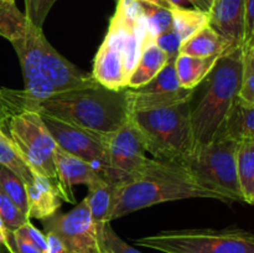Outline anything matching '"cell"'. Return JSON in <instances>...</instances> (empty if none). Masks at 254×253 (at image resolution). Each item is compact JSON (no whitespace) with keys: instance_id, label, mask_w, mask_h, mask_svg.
I'll return each instance as SVG.
<instances>
[{"instance_id":"1","label":"cell","mask_w":254,"mask_h":253,"mask_svg":"<svg viewBox=\"0 0 254 253\" xmlns=\"http://www.w3.org/2000/svg\"><path fill=\"white\" fill-rule=\"evenodd\" d=\"M37 112L79 126L106 141L129 116L126 89L112 91L101 84L54 94L40 102Z\"/></svg>"},{"instance_id":"2","label":"cell","mask_w":254,"mask_h":253,"mask_svg":"<svg viewBox=\"0 0 254 253\" xmlns=\"http://www.w3.org/2000/svg\"><path fill=\"white\" fill-rule=\"evenodd\" d=\"M198 197L216 196L197 185L184 166L151 159L138 178L116 188L111 221L158 203Z\"/></svg>"},{"instance_id":"3","label":"cell","mask_w":254,"mask_h":253,"mask_svg":"<svg viewBox=\"0 0 254 253\" xmlns=\"http://www.w3.org/2000/svg\"><path fill=\"white\" fill-rule=\"evenodd\" d=\"M242 47L226 52L202 81L195 106L191 103V126L196 146L211 143L220 135L233 104L240 98Z\"/></svg>"},{"instance_id":"4","label":"cell","mask_w":254,"mask_h":253,"mask_svg":"<svg viewBox=\"0 0 254 253\" xmlns=\"http://www.w3.org/2000/svg\"><path fill=\"white\" fill-rule=\"evenodd\" d=\"M192 99L165 108L129 113L128 119L138 129L145 150L154 159L185 166L196 148L191 126Z\"/></svg>"},{"instance_id":"5","label":"cell","mask_w":254,"mask_h":253,"mask_svg":"<svg viewBox=\"0 0 254 253\" xmlns=\"http://www.w3.org/2000/svg\"><path fill=\"white\" fill-rule=\"evenodd\" d=\"M238 141L217 138L196 146L184 168L192 180L223 202L243 201L237 174Z\"/></svg>"},{"instance_id":"6","label":"cell","mask_w":254,"mask_h":253,"mask_svg":"<svg viewBox=\"0 0 254 253\" xmlns=\"http://www.w3.org/2000/svg\"><path fill=\"white\" fill-rule=\"evenodd\" d=\"M134 243L163 253H254V233L237 227L168 230Z\"/></svg>"},{"instance_id":"7","label":"cell","mask_w":254,"mask_h":253,"mask_svg":"<svg viewBox=\"0 0 254 253\" xmlns=\"http://www.w3.org/2000/svg\"><path fill=\"white\" fill-rule=\"evenodd\" d=\"M6 135L11 139L30 170L57 183L55 166L57 144L41 114L30 111L15 116L6 124Z\"/></svg>"},{"instance_id":"8","label":"cell","mask_w":254,"mask_h":253,"mask_svg":"<svg viewBox=\"0 0 254 253\" xmlns=\"http://www.w3.org/2000/svg\"><path fill=\"white\" fill-rule=\"evenodd\" d=\"M145 151L138 129L128 119L107 141V168L103 179L114 186L136 179L151 160L146 158Z\"/></svg>"},{"instance_id":"9","label":"cell","mask_w":254,"mask_h":253,"mask_svg":"<svg viewBox=\"0 0 254 253\" xmlns=\"http://www.w3.org/2000/svg\"><path fill=\"white\" fill-rule=\"evenodd\" d=\"M41 222L45 232L57 236L68 253H103L86 197L69 212H56Z\"/></svg>"},{"instance_id":"10","label":"cell","mask_w":254,"mask_h":253,"mask_svg":"<svg viewBox=\"0 0 254 253\" xmlns=\"http://www.w3.org/2000/svg\"><path fill=\"white\" fill-rule=\"evenodd\" d=\"M41 116L57 146L91 164L103 178L107 168V141L73 124Z\"/></svg>"},{"instance_id":"11","label":"cell","mask_w":254,"mask_h":253,"mask_svg":"<svg viewBox=\"0 0 254 253\" xmlns=\"http://www.w3.org/2000/svg\"><path fill=\"white\" fill-rule=\"evenodd\" d=\"M42 30L36 29L27 22L22 35L14 39L11 45L16 51L24 74L25 91L41 102L54 96L55 91L41 74V37Z\"/></svg>"},{"instance_id":"12","label":"cell","mask_w":254,"mask_h":253,"mask_svg":"<svg viewBox=\"0 0 254 253\" xmlns=\"http://www.w3.org/2000/svg\"><path fill=\"white\" fill-rule=\"evenodd\" d=\"M92 76L97 83L112 91L128 88L129 73L124 62L123 44L118 30L111 22L108 32L94 57Z\"/></svg>"},{"instance_id":"13","label":"cell","mask_w":254,"mask_h":253,"mask_svg":"<svg viewBox=\"0 0 254 253\" xmlns=\"http://www.w3.org/2000/svg\"><path fill=\"white\" fill-rule=\"evenodd\" d=\"M41 74L55 94L98 86L92 73L82 71L64 59L52 47L45 35L41 37Z\"/></svg>"},{"instance_id":"14","label":"cell","mask_w":254,"mask_h":253,"mask_svg":"<svg viewBox=\"0 0 254 253\" xmlns=\"http://www.w3.org/2000/svg\"><path fill=\"white\" fill-rule=\"evenodd\" d=\"M246 0H212L208 9V25L230 45L231 50L242 47L245 35Z\"/></svg>"},{"instance_id":"15","label":"cell","mask_w":254,"mask_h":253,"mask_svg":"<svg viewBox=\"0 0 254 253\" xmlns=\"http://www.w3.org/2000/svg\"><path fill=\"white\" fill-rule=\"evenodd\" d=\"M55 166L57 173V185L61 192L62 200L74 203L73 186L83 185L88 186L97 179L102 178L101 174L89 163L76 155L62 150L56 146L55 150Z\"/></svg>"},{"instance_id":"16","label":"cell","mask_w":254,"mask_h":253,"mask_svg":"<svg viewBox=\"0 0 254 253\" xmlns=\"http://www.w3.org/2000/svg\"><path fill=\"white\" fill-rule=\"evenodd\" d=\"M27 216L29 218L45 220L55 215L62 205L59 185L52 179L34 174L31 183L26 184Z\"/></svg>"},{"instance_id":"17","label":"cell","mask_w":254,"mask_h":253,"mask_svg":"<svg viewBox=\"0 0 254 253\" xmlns=\"http://www.w3.org/2000/svg\"><path fill=\"white\" fill-rule=\"evenodd\" d=\"M168 60V55L156 45L155 37L148 34L141 47L140 56L136 62L135 68L129 77L128 88H139L151 81L165 66Z\"/></svg>"},{"instance_id":"18","label":"cell","mask_w":254,"mask_h":253,"mask_svg":"<svg viewBox=\"0 0 254 253\" xmlns=\"http://www.w3.org/2000/svg\"><path fill=\"white\" fill-rule=\"evenodd\" d=\"M232 51L230 45L220 34L215 31L210 25H206L201 30L181 42L179 55H188L193 57L222 56L226 52Z\"/></svg>"},{"instance_id":"19","label":"cell","mask_w":254,"mask_h":253,"mask_svg":"<svg viewBox=\"0 0 254 253\" xmlns=\"http://www.w3.org/2000/svg\"><path fill=\"white\" fill-rule=\"evenodd\" d=\"M196 89H180L166 93H139L134 89L127 88L126 97L129 113L138 111H150V109L165 108L174 104L191 101L195 96Z\"/></svg>"},{"instance_id":"20","label":"cell","mask_w":254,"mask_h":253,"mask_svg":"<svg viewBox=\"0 0 254 253\" xmlns=\"http://www.w3.org/2000/svg\"><path fill=\"white\" fill-rule=\"evenodd\" d=\"M116 188L106 179L99 178L88 185V193L86 196L89 212L96 228L103 227L107 222H111L112 210L114 205Z\"/></svg>"},{"instance_id":"21","label":"cell","mask_w":254,"mask_h":253,"mask_svg":"<svg viewBox=\"0 0 254 253\" xmlns=\"http://www.w3.org/2000/svg\"><path fill=\"white\" fill-rule=\"evenodd\" d=\"M217 138H228L236 141L254 140V104L238 98Z\"/></svg>"},{"instance_id":"22","label":"cell","mask_w":254,"mask_h":253,"mask_svg":"<svg viewBox=\"0 0 254 253\" xmlns=\"http://www.w3.org/2000/svg\"><path fill=\"white\" fill-rule=\"evenodd\" d=\"M221 56L193 57L179 55L175 61L179 83L185 89H196L216 66Z\"/></svg>"},{"instance_id":"23","label":"cell","mask_w":254,"mask_h":253,"mask_svg":"<svg viewBox=\"0 0 254 253\" xmlns=\"http://www.w3.org/2000/svg\"><path fill=\"white\" fill-rule=\"evenodd\" d=\"M40 102L30 96L25 89L0 88V129L4 131L6 124L15 116L24 112L36 111Z\"/></svg>"},{"instance_id":"24","label":"cell","mask_w":254,"mask_h":253,"mask_svg":"<svg viewBox=\"0 0 254 253\" xmlns=\"http://www.w3.org/2000/svg\"><path fill=\"white\" fill-rule=\"evenodd\" d=\"M237 174L243 202L254 206V140L238 141Z\"/></svg>"},{"instance_id":"25","label":"cell","mask_w":254,"mask_h":253,"mask_svg":"<svg viewBox=\"0 0 254 253\" xmlns=\"http://www.w3.org/2000/svg\"><path fill=\"white\" fill-rule=\"evenodd\" d=\"M170 10L173 15V27L180 36L181 42L208 25L207 12L196 7H173Z\"/></svg>"},{"instance_id":"26","label":"cell","mask_w":254,"mask_h":253,"mask_svg":"<svg viewBox=\"0 0 254 253\" xmlns=\"http://www.w3.org/2000/svg\"><path fill=\"white\" fill-rule=\"evenodd\" d=\"M0 165L16 174L24 181L25 185L31 183L34 179V173L30 170L27 164L21 158L11 139L1 129H0Z\"/></svg>"},{"instance_id":"27","label":"cell","mask_w":254,"mask_h":253,"mask_svg":"<svg viewBox=\"0 0 254 253\" xmlns=\"http://www.w3.org/2000/svg\"><path fill=\"white\" fill-rule=\"evenodd\" d=\"M175 61L176 59H169L165 66L151 81L139 88H135L134 91L139 92V93H166V92H174L180 89L181 86L179 83L178 76H176Z\"/></svg>"},{"instance_id":"28","label":"cell","mask_w":254,"mask_h":253,"mask_svg":"<svg viewBox=\"0 0 254 253\" xmlns=\"http://www.w3.org/2000/svg\"><path fill=\"white\" fill-rule=\"evenodd\" d=\"M139 2L149 35L156 37L163 32L173 29V15L170 9L158 6L150 2Z\"/></svg>"},{"instance_id":"29","label":"cell","mask_w":254,"mask_h":253,"mask_svg":"<svg viewBox=\"0 0 254 253\" xmlns=\"http://www.w3.org/2000/svg\"><path fill=\"white\" fill-rule=\"evenodd\" d=\"M0 189L11 198L20 211L27 216V195L25 183L16 174L2 165H0Z\"/></svg>"},{"instance_id":"30","label":"cell","mask_w":254,"mask_h":253,"mask_svg":"<svg viewBox=\"0 0 254 253\" xmlns=\"http://www.w3.org/2000/svg\"><path fill=\"white\" fill-rule=\"evenodd\" d=\"M240 99L254 104V44L242 47V78Z\"/></svg>"},{"instance_id":"31","label":"cell","mask_w":254,"mask_h":253,"mask_svg":"<svg viewBox=\"0 0 254 253\" xmlns=\"http://www.w3.org/2000/svg\"><path fill=\"white\" fill-rule=\"evenodd\" d=\"M27 26L25 15L19 9L0 10V36L9 41L22 35Z\"/></svg>"},{"instance_id":"32","label":"cell","mask_w":254,"mask_h":253,"mask_svg":"<svg viewBox=\"0 0 254 253\" xmlns=\"http://www.w3.org/2000/svg\"><path fill=\"white\" fill-rule=\"evenodd\" d=\"M97 235L103 253H141L140 251L124 242L112 228L111 222H107L103 227L98 228Z\"/></svg>"},{"instance_id":"33","label":"cell","mask_w":254,"mask_h":253,"mask_svg":"<svg viewBox=\"0 0 254 253\" xmlns=\"http://www.w3.org/2000/svg\"><path fill=\"white\" fill-rule=\"evenodd\" d=\"M0 218L7 231H16L30 220L20 208L12 202L11 198L0 189Z\"/></svg>"},{"instance_id":"34","label":"cell","mask_w":254,"mask_h":253,"mask_svg":"<svg viewBox=\"0 0 254 253\" xmlns=\"http://www.w3.org/2000/svg\"><path fill=\"white\" fill-rule=\"evenodd\" d=\"M57 0H24L25 19L30 25L42 30L50 10Z\"/></svg>"},{"instance_id":"35","label":"cell","mask_w":254,"mask_h":253,"mask_svg":"<svg viewBox=\"0 0 254 253\" xmlns=\"http://www.w3.org/2000/svg\"><path fill=\"white\" fill-rule=\"evenodd\" d=\"M155 42L168 55L169 59H178L181 46V39L178 32L174 30V27L156 36Z\"/></svg>"},{"instance_id":"36","label":"cell","mask_w":254,"mask_h":253,"mask_svg":"<svg viewBox=\"0 0 254 253\" xmlns=\"http://www.w3.org/2000/svg\"><path fill=\"white\" fill-rule=\"evenodd\" d=\"M5 248L9 253H41L39 248L35 247L30 241L20 236L16 231L6 230V241Z\"/></svg>"},{"instance_id":"37","label":"cell","mask_w":254,"mask_h":253,"mask_svg":"<svg viewBox=\"0 0 254 253\" xmlns=\"http://www.w3.org/2000/svg\"><path fill=\"white\" fill-rule=\"evenodd\" d=\"M16 232L20 236H22L24 238H26L27 241L32 243L36 248H39L41 253H46L47 251V242H46V236L44 232H41L40 230H37L30 220L26 223L21 226L20 228H17Z\"/></svg>"},{"instance_id":"38","label":"cell","mask_w":254,"mask_h":253,"mask_svg":"<svg viewBox=\"0 0 254 253\" xmlns=\"http://www.w3.org/2000/svg\"><path fill=\"white\" fill-rule=\"evenodd\" d=\"M254 44V0H246L245 35L242 47Z\"/></svg>"},{"instance_id":"39","label":"cell","mask_w":254,"mask_h":253,"mask_svg":"<svg viewBox=\"0 0 254 253\" xmlns=\"http://www.w3.org/2000/svg\"><path fill=\"white\" fill-rule=\"evenodd\" d=\"M45 236H46L47 242L46 253H68L64 242L57 236H55L51 232H45Z\"/></svg>"},{"instance_id":"40","label":"cell","mask_w":254,"mask_h":253,"mask_svg":"<svg viewBox=\"0 0 254 253\" xmlns=\"http://www.w3.org/2000/svg\"><path fill=\"white\" fill-rule=\"evenodd\" d=\"M190 1L192 2L193 7L201 10V11L207 12L208 9H210L212 0H190Z\"/></svg>"},{"instance_id":"41","label":"cell","mask_w":254,"mask_h":253,"mask_svg":"<svg viewBox=\"0 0 254 253\" xmlns=\"http://www.w3.org/2000/svg\"><path fill=\"white\" fill-rule=\"evenodd\" d=\"M170 7H189V6H192L190 0H165ZM193 7V6H192Z\"/></svg>"},{"instance_id":"42","label":"cell","mask_w":254,"mask_h":253,"mask_svg":"<svg viewBox=\"0 0 254 253\" xmlns=\"http://www.w3.org/2000/svg\"><path fill=\"white\" fill-rule=\"evenodd\" d=\"M16 9L15 0H0V10Z\"/></svg>"},{"instance_id":"43","label":"cell","mask_w":254,"mask_h":253,"mask_svg":"<svg viewBox=\"0 0 254 253\" xmlns=\"http://www.w3.org/2000/svg\"><path fill=\"white\" fill-rule=\"evenodd\" d=\"M5 241H6V228H5L4 223L0 218V246L5 247Z\"/></svg>"},{"instance_id":"44","label":"cell","mask_w":254,"mask_h":253,"mask_svg":"<svg viewBox=\"0 0 254 253\" xmlns=\"http://www.w3.org/2000/svg\"><path fill=\"white\" fill-rule=\"evenodd\" d=\"M139 1H144V2H150V4L158 5V6L161 7H166V9H171L170 5L165 1V0H139Z\"/></svg>"},{"instance_id":"45","label":"cell","mask_w":254,"mask_h":253,"mask_svg":"<svg viewBox=\"0 0 254 253\" xmlns=\"http://www.w3.org/2000/svg\"><path fill=\"white\" fill-rule=\"evenodd\" d=\"M6 248L4 247V246H0V253H6Z\"/></svg>"},{"instance_id":"46","label":"cell","mask_w":254,"mask_h":253,"mask_svg":"<svg viewBox=\"0 0 254 253\" xmlns=\"http://www.w3.org/2000/svg\"><path fill=\"white\" fill-rule=\"evenodd\" d=\"M116 1H119V0H116Z\"/></svg>"},{"instance_id":"47","label":"cell","mask_w":254,"mask_h":253,"mask_svg":"<svg viewBox=\"0 0 254 253\" xmlns=\"http://www.w3.org/2000/svg\"><path fill=\"white\" fill-rule=\"evenodd\" d=\"M191 4H192V2H191Z\"/></svg>"}]
</instances>
